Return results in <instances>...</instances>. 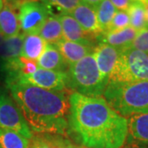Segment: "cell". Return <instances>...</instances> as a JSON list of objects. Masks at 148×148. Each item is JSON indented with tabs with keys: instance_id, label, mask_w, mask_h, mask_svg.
<instances>
[{
	"instance_id": "1",
	"label": "cell",
	"mask_w": 148,
	"mask_h": 148,
	"mask_svg": "<svg viewBox=\"0 0 148 148\" xmlns=\"http://www.w3.org/2000/svg\"><path fill=\"white\" fill-rule=\"evenodd\" d=\"M69 123L86 147L121 148L127 138V119L102 97L74 92L69 97Z\"/></svg>"
},
{
	"instance_id": "2",
	"label": "cell",
	"mask_w": 148,
	"mask_h": 148,
	"mask_svg": "<svg viewBox=\"0 0 148 148\" xmlns=\"http://www.w3.org/2000/svg\"><path fill=\"white\" fill-rule=\"evenodd\" d=\"M8 87L33 131L59 134L66 132L70 102L64 94L25 83H13Z\"/></svg>"
},
{
	"instance_id": "3",
	"label": "cell",
	"mask_w": 148,
	"mask_h": 148,
	"mask_svg": "<svg viewBox=\"0 0 148 148\" xmlns=\"http://www.w3.org/2000/svg\"><path fill=\"white\" fill-rule=\"evenodd\" d=\"M103 98L114 110L125 118L135 114H148V81L108 84Z\"/></svg>"
},
{
	"instance_id": "4",
	"label": "cell",
	"mask_w": 148,
	"mask_h": 148,
	"mask_svg": "<svg viewBox=\"0 0 148 148\" xmlns=\"http://www.w3.org/2000/svg\"><path fill=\"white\" fill-rule=\"evenodd\" d=\"M67 75V85L71 89L90 97L102 96L108 85L100 73L94 53L70 66Z\"/></svg>"
},
{
	"instance_id": "5",
	"label": "cell",
	"mask_w": 148,
	"mask_h": 148,
	"mask_svg": "<svg viewBox=\"0 0 148 148\" xmlns=\"http://www.w3.org/2000/svg\"><path fill=\"white\" fill-rule=\"evenodd\" d=\"M148 81V53L133 48L121 50L108 84Z\"/></svg>"
},
{
	"instance_id": "6",
	"label": "cell",
	"mask_w": 148,
	"mask_h": 148,
	"mask_svg": "<svg viewBox=\"0 0 148 148\" xmlns=\"http://www.w3.org/2000/svg\"><path fill=\"white\" fill-rule=\"evenodd\" d=\"M0 128L18 132L27 139H32V130L19 108L8 94L0 91Z\"/></svg>"
},
{
	"instance_id": "7",
	"label": "cell",
	"mask_w": 148,
	"mask_h": 148,
	"mask_svg": "<svg viewBox=\"0 0 148 148\" xmlns=\"http://www.w3.org/2000/svg\"><path fill=\"white\" fill-rule=\"evenodd\" d=\"M18 21L20 29L25 35L37 34L50 16V9L40 2H25L19 6Z\"/></svg>"
},
{
	"instance_id": "8",
	"label": "cell",
	"mask_w": 148,
	"mask_h": 148,
	"mask_svg": "<svg viewBox=\"0 0 148 148\" xmlns=\"http://www.w3.org/2000/svg\"><path fill=\"white\" fill-rule=\"evenodd\" d=\"M67 82V73L39 68L31 75L20 77L15 83H25L46 90L60 91L66 88Z\"/></svg>"
},
{
	"instance_id": "9",
	"label": "cell",
	"mask_w": 148,
	"mask_h": 148,
	"mask_svg": "<svg viewBox=\"0 0 148 148\" xmlns=\"http://www.w3.org/2000/svg\"><path fill=\"white\" fill-rule=\"evenodd\" d=\"M120 49L109 45L106 43H100L94 49V56L102 77L109 82V79L115 68L119 57Z\"/></svg>"
},
{
	"instance_id": "10",
	"label": "cell",
	"mask_w": 148,
	"mask_h": 148,
	"mask_svg": "<svg viewBox=\"0 0 148 148\" xmlns=\"http://www.w3.org/2000/svg\"><path fill=\"white\" fill-rule=\"evenodd\" d=\"M57 16L62 26L64 40L93 47V35L84 31L73 16L69 14H61Z\"/></svg>"
},
{
	"instance_id": "11",
	"label": "cell",
	"mask_w": 148,
	"mask_h": 148,
	"mask_svg": "<svg viewBox=\"0 0 148 148\" xmlns=\"http://www.w3.org/2000/svg\"><path fill=\"white\" fill-rule=\"evenodd\" d=\"M129 143L148 146V114H135L127 119Z\"/></svg>"
},
{
	"instance_id": "12",
	"label": "cell",
	"mask_w": 148,
	"mask_h": 148,
	"mask_svg": "<svg viewBox=\"0 0 148 148\" xmlns=\"http://www.w3.org/2000/svg\"><path fill=\"white\" fill-rule=\"evenodd\" d=\"M69 15L73 16L86 32L92 35L102 34L98 24L96 11L93 7L82 3L75 8Z\"/></svg>"
},
{
	"instance_id": "13",
	"label": "cell",
	"mask_w": 148,
	"mask_h": 148,
	"mask_svg": "<svg viewBox=\"0 0 148 148\" xmlns=\"http://www.w3.org/2000/svg\"><path fill=\"white\" fill-rule=\"evenodd\" d=\"M59 52L64 57L65 61L69 66L77 63L86 55L94 53L95 47L88 46L83 44L73 42L63 39L55 45Z\"/></svg>"
},
{
	"instance_id": "14",
	"label": "cell",
	"mask_w": 148,
	"mask_h": 148,
	"mask_svg": "<svg viewBox=\"0 0 148 148\" xmlns=\"http://www.w3.org/2000/svg\"><path fill=\"white\" fill-rule=\"evenodd\" d=\"M37 64L40 69L52 71L64 72L68 69L69 66L65 61L58 48L53 44H47L45 51L37 59Z\"/></svg>"
},
{
	"instance_id": "15",
	"label": "cell",
	"mask_w": 148,
	"mask_h": 148,
	"mask_svg": "<svg viewBox=\"0 0 148 148\" xmlns=\"http://www.w3.org/2000/svg\"><path fill=\"white\" fill-rule=\"evenodd\" d=\"M18 15L15 7L8 3H3L0 10V33L5 38L16 36L20 33Z\"/></svg>"
},
{
	"instance_id": "16",
	"label": "cell",
	"mask_w": 148,
	"mask_h": 148,
	"mask_svg": "<svg viewBox=\"0 0 148 148\" xmlns=\"http://www.w3.org/2000/svg\"><path fill=\"white\" fill-rule=\"evenodd\" d=\"M138 32L131 27L115 32H107L101 37V42L123 50L131 46Z\"/></svg>"
},
{
	"instance_id": "17",
	"label": "cell",
	"mask_w": 148,
	"mask_h": 148,
	"mask_svg": "<svg viewBox=\"0 0 148 148\" xmlns=\"http://www.w3.org/2000/svg\"><path fill=\"white\" fill-rule=\"evenodd\" d=\"M47 43L37 34L25 35L21 56L36 61L45 51Z\"/></svg>"
},
{
	"instance_id": "18",
	"label": "cell",
	"mask_w": 148,
	"mask_h": 148,
	"mask_svg": "<svg viewBox=\"0 0 148 148\" xmlns=\"http://www.w3.org/2000/svg\"><path fill=\"white\" fill-rule=\"evenodd\" d=\"M38 35L47 44L56 45L64 39L61 23L57 16H50L44 23Z\"/></svg>"
},
{
	"instance_id": "19",
	"label": "cell",
	"mask_w": 148,
	"mask_h": 148,
	"mask_svg": "<svg viewBox=\"0 0 148 148\" xmlns=\"http://www.w3.org/2000/svg\"><path fill=\"white\" fill-rule=\"evenodd\" d=\"M24 38L25 34L23 33L5 38L0 44V58L7 62L20 57Z\"/></svg>"
},
{
	"instance_id": "20",
	"label": "cell",
	"mask_w": 148,
	"mask_h": 148,
	"mask_svg": "<svg viewBox=\"0 0 148 148\" xmlns=\"http://www.w3.org/2000/svg\"><path fill=\"white\" fill-rule=\"evenodd\" d=\"M146 4L144 2L134 0L127 11L130 19V27L138 32L147 28Z\"/></svg>"
},
{
	"instance_id": "21",
	"label": "cell",
	"mask_w": 148,
	"mask_h": 148,
	"mask_svg": "<svg viewBox=\"0 0 148 148\" xmlns=\"http://www.w3.org/2000/svg\"><path fill=\"white\" fill-rule=\"evenodd\" d=\"M95 11L99 27L102 34H105L109 31L113 17L118 10L110 0H102L95 8Z\"/></svg>"
},
{
	"instance_id": "22",
	"label": "cell",
	"mask_w": 148,
	"mask_h": 148,
	"mask_svg": "<svg viewBox=\"0 0 148 148\" xmlns=\"http://www.w3.org/2000/svg\"><path fill=\"white\" fill-rule=\"evenodd\" d=\"M29 139L18 132L0 128V148H28Z\"/></svg>"
},
{
	"instance_id": "23",
	"label": "cell",
	"mask_w": 148,
	"mask_h": 148,
	"mask_svg": "<svg viewBox=\"0 0 148 148\" xmlns=\"http://www.w3.org/2000/svg\"><path fill=\"white\" fill-rule=\"evenodd\" d=\"M82 3V0H48L45 4H46L49 9L51 7H53L60 11L62 14H69Z\"/></svg>"
},
{
	"instance_id": "24",
	"label": "cell",
	"mask_w": 148,
	"mask_h": 148,
	"mask_svg": "<svg viewBox=\"0 0 148 148\" xmlns=\"http://www.w3.org/2000/svg\"><path fill=\"white\" fill-rule=\"evenodd\" d=\"M128 27H130V19L127 12L126 11L118 10L113 17L108 32H115Z\"/></svg>"
},
{
	"instance_id": "25",
	"label": "cell",
	"mask_w": 148,
	"mask_h": 148,
	"mask_svg": "<svg viewBox=\"0 0 148 148\" xmlns=\"http://www.w3.org/2000/svg\"><path fill=\"white\" fill-rule=\"evenodd\" d=\"M129 48H133L148 53V28H145L138 32Z\"/></svg>"
},
{
	"instance_id": "26",
	"label": "cell",
	"mask_w": 148,
	"mask_h": 148,
	"mask_svg": "<svg viewBox=\"0 0 148 148\" xmlns=\"http://www.w3.org/2000/svg\"><path fill=\"white\" fill-rule=\"evenodd\" d=\"M28 148H58L57 146H54L51 143L43 138H34L30 143Z\"/></svg>"
},
{
	"instance_id": "27",
	"label": "cell",
	"mask_w": 148,
	"mask_h": 148,
	"mask_svg": "<svg viewBox=\"0 0 148 148\" xmlns=\"http://www.w3.org/2000/svg\"><path fill=\"white\" fill-rule=\"evenodd\" d=\"M110 1L115 7L117 10L126 11V12L134 2V0H110Z\"/></svg>"
},
{
	"instance_id": "28",
	"label": "cell",
	"mask_w": 148,
	"mask_h": 148,
	"mask_svg": "<svg viewBox=\"0 0 148 148\" xmlns=\"http://www.w3.org/2000/svg\"><path fill=\"white\" fill-rule=\"evenodd\" d=\"M82 3H86L88 5L93 7L95 9L97 8V6L100 4V3H101L102 0H82Z\"/></svg>"
},
{
	"instance_id": "29",
	"label": "cell",
	"mask_w": 148,
	"mask_h": 148,
	"mask_svg": "<svg viewBox=\"0 0 148 148\" xmlns=\"http://www.w3.org/2000/svg\"><path fill=\"white\" fill-rule=\"evenodd\" d=\"M6 72V62L0 58V73Z\"/></svg>"
},
{
	"instance_id": "30",
	"label": "cell",
	"mask_w": 148,
	"mask_h": 148,
	"mask_svg": "<svg viewBox=\"0 0 148 148\" xmlns=\"http://www.w3.org/2000/svg\"><path fill=\"white\" fill-rule=\"evenodd\" d=\"M48 0H23V3L25 2H40V3H45Z\"/></svg>"
},
{
	"instance_id": "31",
	"label": "cell",
	"mask_w": 148,
	"mask_h": 148,
	"mask_svg": "<svg viewBox=\"0 0 148 148\" xmlns=\"http://www.w3.org/2000/svg\"><path fill=\"white\" fill-rule=\"evenodd\" d=\"M17 2H21V0H6V3H15V5H16Z\"/></svg>"
},
{
	"instance_id": "32",
	"label": "cell",
	"mask_w": 148,
	"mask_h": 148,
	"mask_svg": "<svg viewBox=\"0 0 148 148\" xmlns=\"http://www.w3.org/2000/svg\"><path fill=\"white\" fill-rule=\"evenodd\" d=\"M146 9H147V28H148V3L146 4Z\"/></svg>"
},
{
	"instance_id": "33",
	"label": "cell",
	"mask_w": 148,
	"mask_h": 148,
	"mask_svg": "<svg viewBox=\"0 0 148 148\" xmlns=\"http://www.w3.org/2000/svg\"><path fill=\"white\" fill-rule=\"evenodd\" d=\"M3 40H4V37L3 36V35H2V34L0 33V44H1V43L3 41Z\"/></svg>"
},
{
	"instance_id": "34",
	"label": "cell",
	"mask_w": 148,
	"mask_h": 148,
	"mask_svg": "<svg viewBox=\"0 0 148 148\" xmlns=\"http://www.w3.org/2000/svg\"><path fill=\"white\" fill-rule=\"evenodd\" d=\"M0 7H3V0H0Z\"/></svg>"
},
{
	"instance_id": "35",
	"label": "cell",
	"mask_w": 148,
	"mask_h": 148,
	"mask_svg": "<svg viewBox=\"0 0 148 148\" xmlns=\"http://www.w3.org/2000/svg\"><path fill=\"white\" fill-rule=\"evenodd\" d=\"M138 1H142V2H144L145 3H147V0H138Z\"/></svg>"
},
{
	"instance_id": "36",
	"label": "cell",
	"mask_w": 148,
	"mask_h": 148,
	"mask_svg": "<svg viewBox=\"0 0 148 148\" xmlns=\"http://www.w3.org/2000/svg\"><path fill=\"white\" fill-rule=\"evenodd\" d=\"M2 8H3V7H0V10H1Z\"/></svg>"
},
{
	"instance_id": "37",
	"label": "cell",
	"mask_w": 148,
	"mask_h": 148,
	"mask_svg": "<svg viewBox=\"0 0 148 148\" xmlns=\"http://www.w3.org/2000/svg\"><path fill=\"white\" fill-rule=\"evenodd\" d=\"M58 148H64V147H57Z\"/></svg>"
},
{
	"instance_id": "38",
	"label": "cell",
	"mask_w": 148,
	"mask_h": 148,
	"mask_svg": "<svg viewBox=\"0 0 148 148\" xmlns=\"http://www.w3.org/2000/svg\"><path fill=\"white\" fill-rule=\"evenodd\" d=\"M82 148H88V147H82Z\"/></svg>"
},
{
	"instance_id": "39",
	"label": "cell",
	"mask_w": 148,
	"mask_h": 148,
	"mask_svg": "<svg viewBox=\"0 0 148 148\" xmlns=\"http://www.w3.org/2000/svg\"><path fill=\"white\" fill-rule=\"evenodd\" d=\"M147 3H148V0H147Z\"/></svg>"
}]
</instances>
